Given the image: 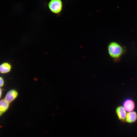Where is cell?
Returning a JSON list of instances; mask_svg holds the SVG:
<instances>
[{
  "label": "cell",
  "instance_id": "4",
  "mask_svg": "<svg viewBox=\"0 0 137 137\" xmlns=\"http://www.w3.org/2000/svg\"><path fill=\"white\" fill-rule=\"evenodd\" d=\"M126 111L122 106H118L116 109V112L118 119L122 121L125 120L127 114Z\"/></svg>",
  "mask_w": 137,
  "mask_h": 137
},
{
  "label": "cell",
  "instance_id": "3",
  "mask_svg": "<svg viewBox=\"0 0 137 137\" xmlns=\"http://www.w3.org/2000/svg\"><path fill=\"white\" fill-rule=\"evenodd\" d=\"M123 107L128 112L132 111L135 108V103L132 99L128 98L125 100L123 103Z\"/></svg>",
  "mask_w": 137,
  "mask_h": 137
},
{
  "label": "cell",
  "instance_id": "9",
  "mask_svg": "<svg viewBox=\"0 0 137 137\" xmlns=\"http://www.w3.org/2000/svg\"><path fill=\"white\" fill-rule=\"evenodd\" d=\"M4 83V81L3 78L0 76V87L3 86Z\"/></svg>",
  "mask_w": 137,
  "mask_h": 137
},
{
  "label": "cell",
  "instance_id": "11",
  "mask_svg": "<svg viewBox=\"0 0 137 137\" xmlns=\"http://www.w3.org/2000/svg\"><path fill=\"white\" fill-rule=\"evenodd\" d=\"M3 114L0 111V116H1V115H2V114Z\"/></svg>",
  "mask_w": 137,
  "mask_h": 137
},
{
  "label": "cell",
  "instance_id": "8",
  "mask_svg": "<svg viewBox=\"0 0 137 137\" xmlns=\"http://www.w3.org/2000/svg\"><path fill=\"white\" fill-rule=\"evenodd\" d=\"M9 106V103L5 99L0 100V111L3 113L7 110Z\"/></svg>",
  "mask_w": 137,
  "mask_h": 137
},
{
  "label": "cell",
  "instance_id": "5",
  "mask_svg": "<svg viewBox=\"0 0 137 137\" xmlns=\"http://www.w3.org/2000/svg\"><path fill=\"white\" fill-rule=\"evenodd\" d=\"M18 93L14 90H10L7 93L4 99L8 102L10 103L14 100L17 97Z\"/></svg>",
  "mask_w": 137,
  "mask_h": 137
},
{
  "label": "cell",
  "instance_id": "10",
  "mask_svg": "<svg viewBox=\"0 0 137 137\" xmlns=\"http://www.w3.org/2000/svg\"><path fill=\"white\" fill-rule=\"evenodd\" d=\"M2 94V90L1 88H0V98L1 97Z\"/></svg>",
  "mask_w": 137,
  "mask_h": 137
},
{
  "label": "cell",
  "instance_id": "6",
  "mask_svg": "<svg viewBox=\"0 0 137 137\" xmlns=\"http://www.w3.org/2000/svg\"><path fill=\"white\" fill-rule=\"evenodd\" d=\"M137 119V113L134 111L129 112L126 114L125 121L127 123H131L135 122Z\"/></svg>",
  "mask_w": 137,
  "mask_h": 137
},
{
  "label": "cell",
  "instance_id": "1",
  "mask_svg": "<svg viewBox=\"0 0 137 137\" xmlns=\"http://www.w3.org/2000/svg\"><path fill=\"white\" fill-rule=\"evenodd\" d=\"M107 50L109 56L113 61L118 62L126 52V49L125 47L118 43L112 41L108 45Z\"/></svg>",
  "mask_w": 137,
  "mask_h": 137
},
{
  "label": "cell",
  "instance_id": "7",
  "mask_svg": "<svg viewBox=\"0 0 137 137\" xmlns=\"http://www.w3.org/2000/svg\"><path fill=\"white\" fill-rule=\"evenodd\" d=\"M11 69V66L9 63L4 62L0 65V73L5 74L9 72Z\"/></svg>",
  "mask_w": 137,
  "mask_h": 137
},
{
  "label": "cell",
  "instance_id": "2",
  "mask_svg": "<svg viewBox=\"0 0 137 137\" xmlns=\"http://www.w3.org/2000/svg\"><path fill=\"white\" fill-rule=\"evenodd\" d=\"M50 11L58 16H60L63 8L62 0H50L47 4Z\"/></svg>",
  "mask_w": 137,
  "mask_h": 137
}]
</instances>
